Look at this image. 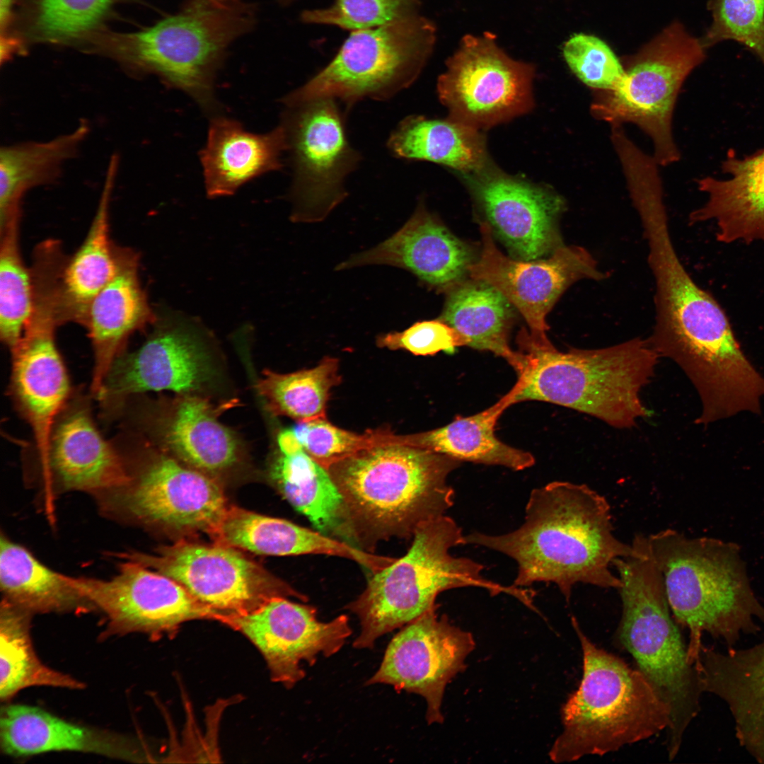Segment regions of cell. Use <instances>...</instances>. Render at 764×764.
<instances>
[{
    "label": "cell",
    "mask_w": 764,
    "mask_h": 764,
    "mask_svg": "<svg viewBox=\"0 0 764 764\" xmlns=\"http://www.w3.org/2000/svg\"><path fill=\"white\" fill-rule=\"evenodd\" d=\"M465 544L501 552L517 564V587L553 583L567 601L577 584L618 589L615 560L635 552L615 535L606 498L584 484L554 481L531 492L523 523L502 535L473 532Z\"/></svg>",
    "instance_id": "cell-1"
},
{
    "label": "cell",
    "mask_w": 764,
    "mask_h": 764,
    "mask_svg": "<svg viewBox=\"0 0 764 764\" xmlns=\"http://www.w3.org/2000/svg\"><path fill=\"white\" fill-rule=\"evenodd\" d=\"M461 461L421 447L383 443L328 468L345 503L357 546L374 552L381 541L410 538L421 524L453 505L449 474Z\"/></svg>",
    "instance_id": "cell-2"
},
{
    "label": "cell",
    "mask_w": 764,
    "mask_h": 764,
    "mask_svg": "<svg viewBox=\"0 0 764 764\" xmlns=\"http://www.w3.org/2000/svg\"><path fill=\"white\" fill-rule=\"evenodd\" d=\"M674 618L690 631L694 664L704 633L731 648L741 634H756L764 606L751 584L741 550L710 537H689L667 528L648 536Z\"/></svg>",
    "instance_id": "cell-3"
},
{
    "label": "cell",
    "mask_w": 764,
    "mask_h": 764,
    "mask_svg": "<svg viewBox=\"0 0 764 764\" xmlns=\"http://www.w3.org/2000/svg\"><path fill=\"white\" fill-rule=\"evenodd\" d=\"M412 538L407 552L373 573L362 593L346 606L361 625L354 648H373L382 635L437 606V596L448 589L479 587L492 596L505 593L526 606L532 603V591L489 580L482 574L484 565L451 554V548L465 544L461 528L451 517L421 524Z\"/></svg>",
    "instance_id": "cell-4"
},
{
    "label": "cell",
    "mask_w": 764,
    "mask_h": 764,
    "mask_svg": "<svg viewBox=\"0 0 764 764\" xmlns=\"http://www.w3.org/2000/svg\"><path fill=\"white\" fill-rule=\"evenodd\" d=\"M632 544L634 553L613 562L621 582L618 589L622 603L618 636L669 710L667 751L671 760L700 710L703 692L698 670L671 615L648 538L636 534Z\"/></svg>",
    "instance_id": "cell-5"
},
{
    "label": "cell",
    "mask_w": 764,
    "mask_h": 764,
    "mask_svg": "<svg viewBox=\"0 0 764 764\" xmlns=\"http://www.w3.org/2000/svg\"><path fill=\"white\" fill-rule=\"evenodd\" d=\"M525 366L513 403L538 400L590 415L616 428H630L647 415L640 390L654 373L659 355L647 340L635 338L595 349L560 352L522 334Z\"/></svg>",
    "instance_id": "cell-6"
},
{
    "label": "cell",
    "mask_w": 764,
    "mask_h": 764,
    "mask_svg": "<svg viewBox=\"0 0 764 764\" xmlns=\"http://www.w3.org/2000/svg\"><path fill=\"white\" fill-rule=\"evenodd\" d=\"M583 658L578 688L561 710L563 731L549 752L556 763L603 756L670 726V712L638 669L596 645L575 618Z\"/></svg>",
    "instance_id": "cell-7"
},
{
    "label": "cell",
    "mask_w": 764,
    "mask_h": 764,
    "mask_svg": "<svg viewBox=\"0 0 764 764\" xmlns=\"http://www.w3.org/2000/svg\"><path fill=\"white\" fill-rule=\"evenodd\" d=\"M254 23L248 6L222 7L192 0L154 25L122 38L124 52L214 115V79L228 46Z\"/></svg>",
    "instance_id": "cell-8"
},
{
    "label": "cell",
    "mask_w": 764,
    "mask_h": 764,
    "mask_svg": "<svg viewBox=\"0 0 764 764\" xmlns=\"http://www.w3.org/2000/svg\"><path fill=\"white\" fill-rule=\"evenodd\" d=\"M143 441L137 433L122 428L114 438L129 481L99 497L103 507L173 534L209 533L228 507L222 488L212 476Z\"/></svg>",
    "instance_id": "cell-9"
},
{
    "label": "cell",
    "mask_w": 764,
    "mask_h": 764,
    "mask_svg": "<svg viewBox=\"0 0 764 764\" xmlns=\"http://www.w3.org/2000/svg\"><path fill=\"white\" fill-rule=\"evenodd\" d=\"M435 40L434 24L415 14L354 30L333 59L282 103L331 98L349 107L365 98L389 99L417 78Z\"/></svg>",
    "instance_id": "cell-10"
},
{
    "label": "cell",
    "mask_w": 764,
    "mask_h": 764,
    "mask_svg": "<svg viewBox=\"0 0 764 764\" xmlns=\"http://www.w3.org/2000/svg\"><path fill=\"white\" fill-rule=\"evenodd\" d=\"M701 40L676 22L623 62L625 76L611 91H595L591 112L611 125L630 122L649 136L659 165L680 158L672 134V117L679 91L705 58Z\"/></svg>",
    "instance_id": "cell-11"
},
{
    "label": "cell",
    "mask_w": 764,
    "mask_h": 764,
    "mask_svg": "<svg viewBox=\"0 0 764 764\" xmlns=\"http://www.w3.org/2000/svg\"><path fill=\"white\" fill-rule=\"evenodd\" d=\"M281 125L291 156L294 222L323 220L346 197L345 181L361 155L346 134L337 100L318 98L284 105Z\"/></svg>",
    "instance_id": "cell-12"
},
{
    "label": "cell",
    "mask_w": 764,
    "mask_h": 764,
    "mask_svg": "<svg viewBox=\"0 0 764 764\" xmlns=\"http://www.w3.org/2000/svg\"><path fill=\"white\" fill-rule=\"evenodd\" d=\"M164 574L191 596L222 615L249 613L276 597H307L272 575L237 548L180 539L155 555H120Z\"/></svg>",
    "instance_id": "cell-13"
},
{
    "label": "cell",
    "mask_w": 764,
    "mask_h": 764,
    "mask_svg": "<svg viewBox=\"0 0 764 764\" xmlns=\"http://www.w3.org/2000/svg\"><path fill=\"white\" fill-rule=\"evenodd\" d=\"M534 75L533 64L510 57L494 34L466 35L448 59L437 92L450 117L480 130L533 108Z\"/></svg>",
    "instance_id": "cell-14"
},
{
    "label": "cell",
    "mask_w": 764,
    "mask_h": 764,
    "mask_svg": "<svg viewBox=\"0 0 764 764\" xmlns=\"http://www.w3.org/2000/svg\"><path fill=\"white\" fill-rule=\"evenodd\" d=\"M155 329L137 350L124 351L113 361L95 398L105 420L113 421L129 397L149 391L192 393L210 378L211 371L198 321L165 310Z\"/></svg>",
    "instance_id": "cell-15"
},
{
    "label": "cell",
    "mask_w": 764,
    "mask_h": 764,
    "mask_svg": "<svg viewBox=\"0 0 764 764\" xmlns=\"http://www.w3.org/2000/svg\"><path fill=\"white\" fill-rule=\"evenodd\" d=\"M482 250L469 267V276L485 281L500 291L518 310L530 328L528 340L534 345L552 347L546 335V317L562 294L581 279L601 281L608 277L584 248H557L546 259L521 260L504 255L496 246L487 223L480 222Z\"/></svg>",
    "instance_id": "cell-16"
},
{
    "label": "cell",
    "mask_w": 764,
    "mask_h": 764,
    "mask_svg": "<svg viewBox=\"0 0 764 764\" xmlns=\"http://www.w3.org/2000/svg\"><path fill=\"white\" fill-rule=\"evenodd\" d=\"M69 578L95 609L105 614L106 636L138 632L156 639L175 634L187 621L222 619L175 580L134 561L126 560L108 580Z\"/></svg>",
    "instance_id": "cell-17"
},
{
    "label": "cell",
    "mask_w": 764,
    "mask_h": 764,
    "mask_svg": "<svg viewBox=\"0 0 764 764\" xmlns=\"http://www.w3.org/2000/svg\"><path fill=\"white\" fill-rule=\"evenodd\" d=\"M62 323L56 291L47 285L36 286L31 317L11 349L8 390L32 430L34 455L45 451L53 423L73 392L55 342L56 328Z\"/></svg>",
    "instance_id": "cell-18"
},
{
    "label": "cell",
    "mask_w": 764,
    "mask_h": 764,
    "mask_svg": "<svg viewBox=\"0 0 764 764\" xmlns=\"http://www.w3.org/2000/svg\"><path fill=\"white\" fill-rule=\"evenodd\" d=\"M461 175L484 221L511 257L538 260L564 245L558 221L565 203L554 190L507 174L490 161Z\"/></svg>",
    "instance_id": "cell-19"
},
{
    "label": "cell",
    "mask_w": 764,
    "mask_h": 764,
    "mask_svg": "<svg viewBox=\"0 0 764 764\" xmlns=\"http://www.w3.org/2000/svg\"><path fill=\"white\" fill-rule=\"evenodd\" d=\"M437 606L402 627L388 644L381 664L366 685L385 684L423 697L429 724L442 723L446 685L465 668L473 635L453 625Z\"/></svg>",
    "instance_id": "cell-20"
},
{
    "label": "cell",
    "mask_w": 764,
    "mask_h": 764,
    "mask_svg": "<svg viewBox=\"0 0 764 764\" xmlns=\"http://www.w3.org/2000/svg\"><path fill=\"white\" fill-rule=\"evenodd\" d=\"M223 623L257 648L271 679L288 689L305 677L302 661L313 666L318 655H334L352 635L347 615L321 622L315 607L287 597L274 598L249 613L226 617Z\"/></svg>",
    "instance_id": "cell-21"
},
{
    "label": "cell",
    "mask_w": 764,
    "mask_h": 764,
    "mask_svg": "<svg viewBox=\"0 0 764 764\" xmlns=\"http://www.w3.org/2000/svg\"><path fill=\"white\" fill-rule=\"evenodd\" d=\"M33 456L43 489L50 495L81 491L98 497L129 481L122 454L113 441L101 434L90 398L79 390H73L56 417L45 451Z\"/></svg>",
    "instance_id": "cell-22"
},
{
    "label": "cell",
    "mask_w": 764,
    "mask_h": 764,
    "mask_svg": "<svg viewBox=\"0 0 764 764\" xmlns=\"http://www.w3.org/2000/svg\"><path fill=\"white\" fill-rule=\"evenodd\" d=\"M116 420L121 428L149 430L170 456L210 476L239 461L236 436L218 420L208 400L192 393L181 394L165 412L154 414L127 400Z\"/></svg>",
    "instance_id": "cell-23"
},
{
    "label": "cell",
    "mask_w": 764,
    "mask_h": 764,
    "mask_svg": "<svg viewBox=\"0 0 764 764\" xmlns=\"http://www.w3.org/2000/svg\"><path fill=\"white\" fill-rule=\"evenodd\" d=\"M473 249L455 236L422 204L393 235L376 246L351 256L337 270L371 265L405 269L424 284L448 291L469 275Z\"/></svg>",
    "instance_id": "cell-24"
},
{
    "label": "cell",
    "mask_w": 764,
    "mask_h": 764,
    "mask_svg": "<svg viewBox=\"0 0 764 764\" xmlns=\"http://www.w3.org/2000/svg\"><path fill=\"white\" fill-rule=\"evenodd\" d=\"M0 745L5 754L16 757L75 751L128 762L149 758L133 737L74 724L37 707L20 704L1 707Z\"/></svg>",
    "instance_id": "cell-25"
},
{
    "label": "cell",
    "mask_w": 764,
    "mask_h": 764,
    "mask_svg": "<svg viewBox=\"0 0 764 764\" xmlns=\"http://www.w3.org/2000/svg\"><path fill=\"white\" fill-rule=\"evenodd\" d=\"M115 254L116 273L91 302L84 324L93 351L91 393L94 398L130 335L157 318L140 283L139 255L116 246Z\"/></svg>",
    "instance_id": "cell-26"
},
{
    "label": "cell",
    "mask_w": 764,
    "mask_h": 764,
    "mask_svg": "<svg viewBox=\"0 0 764 764\" xmlns=\"http://www.w3.org/2000/svg\"><path fill=\"white\" fill-rule=\"evenodd\" d=\"M695 664L702 692L726 703L740 745L764 763V640L727 652L702 644Z\"/></svg>",
    "instance_id": "cell-27"
},
{
    "label": "cell",
    "mask_w": 764,
    "mask_h": 764,
    "mask_svg": "<svg viewBox=\"0 0 764 764\" xmlns=\"http://www.w3.org/2000/svg\"><path fill=\"white\" fill-rule=\"evenodd\" d=\"M209 535L215 543L264 555H327L356 562L372 573L390 557L363 550L289 521L230 506Z\"/></svg>",
    "instance_id": "cell-28"
},
{
    "label": "cell",
    "mask_w": 764,
    "mask_h": 764,
    "mask_svg": "<svg viewBox=\"0 0 764 764\" xmlns=\"http://www.w3.org/2000/svg\"><path fill=\"white\" fill-rule=\"evenodd\" d=\"M286 149L281 125L258 134L247 131L236 120L214 115L199 153L208 197L231 195L253 179L282 168V154Z\"/></svg>",
    "instance_id": "cell-29"
},
{
    "label": "cell",
    "mask_w": 764,
    "mask_h": 764,
    "mask_svg": "<svg viewBox=\"0 0 764 764\" xmlns=\"http://www.w3.org/2000/svg\"><path fill=\"white\" fill-rule=\"evenodd\" d=\"M723 170L730 178L698 181L708 200L690 214V221L716 220L720 242H764V149L743 158L729 155Z\"/></svg>",
    "instance_id": "cell-30"
},
{
    "label": "cell",
    "mask_w": 764,
    "mask_h": 764,
    "mask_svg": "<svg viewBox=\"0 0 764 764\" xmlns=\"http://www.w3.org/2000/svg\"><path fill=\"white\" fill-rule=\"evenodd\" d=\"M269 477L282 497L317 531L357 547L337 487L328 470L301 445L279 451L270 466Z\"/></svg>",
    "instance_id": "cell-31"
},
{
    "label": "cell",
    "mask_w": 764,
    "mask_h": 764,
    "mask_svg": "<svg viewBox=\"0 0 764 764\" xmlns=\"http://www.w3.org/2000/svg\"><path fill=\"white\" fill-rule=\"evenodd\" d=\"M117 166L118 157L114 155L88 233L62 268L60 308L63 323L74 321L84 325L91 302L116 273L115 246L110 238V205Z\"/></svg>",
    "instance_id": "cell-32"
},
{
    "label": "cell",
    "mask_w": 764,
    "mask_h": 764,
    "mask_svg": "<svg viewBox=\"0 0 764 764\" xmlns=\"http://www.w3.org/2000/svg\"><path fill=\"white\" fill-rule=\"evenodd\" d=\"M514 308L494 286L471 278L448 291L439 318L463 335L467 346L502 357L519 375L524 368L525 356L509 345L515 320Z\"/></svg>",
    "instance_id": "cell-33"
},
{
    "label": "cell",
    "mask_w": 764,
    "mask_h": 764,
    "mask_svg": "<svg viewBox=\"0 0 764 764\" xmlns=\"http://www.w3.org/2000/svg\"><path fill=\"white\" fill-rule=\"evenodd\" d=\"M516 391L513 388L499 401L475 415L457 417L451 423L427 432L399 435V441L431 450L459 461L502 465L514 470L533 466L534 456L529 452L509 446L494 434V427L502 412L513 405Z\"/></svg>",
    "instance_id": "cell-34"
},
{
    "label": "cell",
    "mask_w": 764,
    "mask_h": 764,
    "mask_svg": "<svg viewBox=\"0 0 764 764\" xmlns=\"http://www.w3.org/2000/svg\"><path fill=\"white\" fill-rule=\"evenodd\" d=\"M387 146L397 158L430 161L460 173L476 170L490 161L480 130L451 117L408 116L390 133Z\"/></svg>",
    "instance_id": "cell-35"
},
{
    "label": "cell",
    "mask_w": 764,
    "mask_h": 764,
    "mask_svg": "<svg viewBox=\"0 0 764 764\" xmlns=\"http://www.w3.org/2000/svg\"><path fill=\"white\" fill-rule=\"evenodd\" d=\"M0 584L5 599L30 613L91 611L93 604L71 582L1 534Z\"/></svg>",
    "instance_id": "cell-36"
},
{
    "label": "cell",
    "mask_w": 764,
    "mask_h": 764,
    "mask_svg": "<svg viewBox=\"0 0 764 764\" xmlns=\"http://www.w3.org/2000/svg\"><path fill=\"white\" fill-rule=\"evenodd\" d=\"M89 132L86 122L51 140L2 147L0 151V228L21 214V201L30 189L50 183L77 152Z\"/></svg>",
    "instance_id": "cell-37"
},
{
    "label": "cell",
    "mask_w": 764,
    "mask_h": 764,
    "mask_svg": "<svg viewBox=\"0 0 764 764\" xmlns=\"http://www.w3.org/2000/svg\"><path fill=\"white\" fill-rule=\"evenodd\" d=\"M32 613L3 599L0 611V698L9 701L22 689L50 686L81 689L83 683L40 661L30 635Z\"/></svg>",
    "instance_id": "cell-38"
},
{
    "label": "cell",
    "mask_w": 764,
    "mask_h": 764,
    "mask_svg": "<svg viewBox=\"0 0 764 764\" xmlns=\"http://www.w3.org/2000/svg\"><path fill=\"white\" fill-rule=\"evenodd\" d=\"M340 381L338 360L325 357L313 368L293 373L265 370L257 388L272 414L304 422L326 417L330 391Z\"/></svg>",
    "instance_id": "cell-39"
},
{
    "label": "cell",
    "mask_w": 764,
    "mask_h": 764,
    "mask_svg": "<svg viewBox=\"0 0 764 764\" xmlns=\"http://www.w3.org/2000/svg\"><path fill=\"white\" fill-rule=\"evenodd\" d=\"M20 215L0 228V337L10 349L22 337L34 306L32 272L19 247Z\"/></svg>",
    "instance_id": "cell-40"
},
{
    "label": "cell",
    "mask_w": 764,
    "mask_h": 764,
    "mask_svg": "<svg viewBox=\"0 0 764 764\" xmlns=\"http://www.w3.org/2000/svg\"><path fill=\"white\" fill-rule=\"evenodd\" d=\"M303 450L325 469L371 446L387 443L390 430L357 434L337 427L326 417L297 422L291 429Z\"/></svg>",
    "instance_id": "cell-41"
},
{
    "label": "cell",
    "mask_w": 764,
    "mask_h": 764,
    "mask_svg": "<svg viewBox=\"0 0 764 764\" xmlns=\"http://www.w3.org/2000/svg\"><path fill=\"white\" fill-rule=\"evenodd\" d=\"M709 8L712 23L701 40L704 47L732 40L764 64V0H712Z\"/></svg>",
    "instance_id": "cell-42"
},
{
    "label": "cell",
    "mask_w": 764,
    "mask_h": 764,
    "mask_svg": "<svg viewBox=\"0 0 764 764\" xmlns=\"http://www.w3.org/2000/svg\"><path fill=\"white\" fill-rule=\"evenodd\" d=\"M562 50L572 73L595 91L613 90L625 76L623 62L605 41L595 35L574 34Z\"/></svg>",
    "instance_id": "cell-43"
},
{
    "label": "cell",
    "mask_w": 764,
    "mask_h": 764,
    "mask_svg": "<svg viewBox=\"0 0 764 764\" xmlns=\"http://www.w3.org/2000/svg\"><path fill=\"white\" fill-rule=\"evenodd\" d=\"M418 0H335L326 8L306 11V23L328 24L345 29L382 26L415 14Z\"/></svg>",
    "instance_id": "cell-44"
},
{
    "label": "cell",
    "mask_w": 764,
    "mask_h": 764,
    "mask_svg": "<svg viewBox=\"0 0 764 764\" xmlns=\"http://www.w3.org/2000/svg\"><path fill=\"white\" fill-rule=\"evenodd\" d=\"M112 0H37L36 30L51 41L70 40L93 28Z\"/></svg>",
    "instance_id": "cell-45"
},
{
    "label": "cell",
    "mask_w": 764,
    "mask_h": 764,
    "mask_svg": "<svg viewBox=\"0 0 764 764\" xmlns=\"http://www.w3.org/2000/svg\"><path fill=\"white\" fill-rule=\"evenodd\" d=\"M377 345L391 350L404 349L415 355H434L439 352L453 354L468 341L454 328L440 318L418 321L401 332L381 335Z\"/></svg>",
    "instance_id": "cell-46"
},
{
    "label": "cell",
    "mask_w": 764,
    "mask_h": 764,
    "mask_svg": "<svg viewBox=\"0 0 764 764\" xmlns=\"http://www.w3.org/2000/svg\"><path fill=\"white\" fill-rule=\"evenodd\" d=\"M11 0H1V24L5 23L11 11Z\"/></svg>",
    "instance_id": "cell-47"
},
{
    "label": "cell",
    "mask_w": 764,
    "mask_h": 764,
    "mask_svg": "<svg viewBox=\"0 0 764 764\" xmlns=\"http://www.w3.org/2000/svg\"><path fill=\"white\" fill-rule=\"evenodd\" d=\"M222 7H233L242 4L243 0H207Z\"/></svg>",
    "instance_id": "cell-48"
},
{
    "label": "cell",
    "mask_w": 764,
    "mask_h": 764,
    "mask_svg": "<svg viewBox=\"0 0 764 764\" xmlns=\"http://www.w3.org/2000/svg\"><path fill=\"white\" fill-rule=\"evenodd\" d=\"M282 1H291V0H282Z\"/></svg>",
    "instance_id": "cell-49"
}]
</instances>
